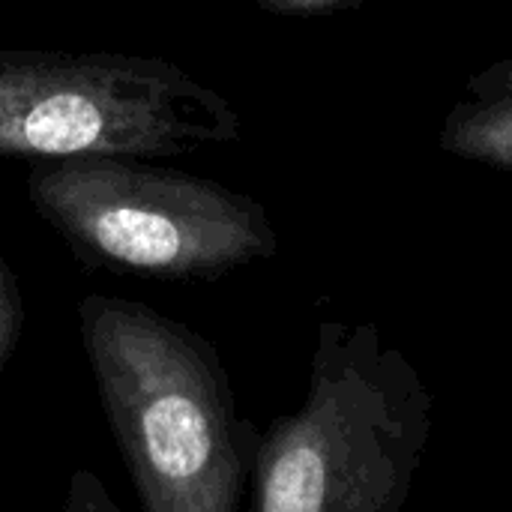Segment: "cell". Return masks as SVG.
<instances>
[{
    "mask_svg": "<svg viewBox=\"0 0 512 512\" xmlns=\"http://www.w3.org/2000/svg\"><path fill=\"white\" fill-rule=\"evenodd\" d=\"M342 3H348V0H258V6L273 15H318V12H330Z\"/></svg>",
    "mask_w": 512,
    "mask_h": 512,
    "instance_id": "obj_8",
    "label": "cell"
},
{
    "mask_svg": "<svg viewBox=\"0 0 512 512\" xmlns=\"http://www.w3.org/2000/svg\"><path fill=\"white\" fill-rule=\"evenodd\" d=\"M432 435V393L372 324L324 321L297 411L258 438L252 512H402Z\"/></svg>",
    "mask_w": 512,
    "mask_h": 512,
    "instance_id": "obj_2",
    "label": "cell"
},
{
    "mask_svg": "<svg viewBox=\"0 0 512 512\" xmlns=\"http://www.w3.org/2000/svg\"><path fill=\"white\" fill-rule=\"evenodd\" d=\"M78 333L141 512H240L261 429L216 345L126 297L87 294Z\"/></svg>",
    "mask_w": 512,
    "mask_h": 512,
    "instance_id": "obj_1",
    "label": "cell"
},
{
    "mask_svg": "<svg viewBox=\"0 0 512 512\" xmlns=\"http://www.w3.org/2000/svg\"><path fill=\"white\" fill-rule=\"evenodd\" d=\"M444 144L512 171V63L477 81L474 96L453 111Z\"/></svg>",
    "mask_w": 512,
    "mask_h": 512,
    "instance_id": "obj_5",
    "label": "cell"
},
{
    "mask_svg": "<svg viewBox=\"0 0 512 512\" xmlns=\"http://www.w3.org/2000/svg\"><path fill=\"white\" fill-rule=\"evenodd\" d=\"M27 198L81 261L141 279L204 282L276 252L252 198L135 156L39 162Z\"/></svg>",
    "mask_w": 512,
    "mask_h": 512,
    "instance_id": "obj_3",
    "label": "cell"
},
{
    "mask_svg": "<svg viewBox=\"0 0 512 512\" xmlns=\"http://www.w3.org/2000/svg\"><path fill=\"white\" fill-rule=\"evenodd\" d=\"M24 333V297L12 267L0 252V372L12 360Z\"/></svg>",
    "mask_w": 512,
    "mask_h": 512,
    "instance_id": "obj_6",
    "label": "cell"
},
{
    "mask_svg": "<svg viewBox=\"0 0 512 512\" xmlns=\"http://www.w3.org/2000/svg\"><path fill=\"white\" fill-rule=\"evenodd\" d=\"M60 512H120V507L93 471L78 468L66 483Z\"/></svg>",
    "mask_w": 512,
    "mask_h": 512,
    "instance_id": "obj_7",
    "label": "cell"
},
{
    "mask_svg": "<svg viewBox=\"0 0 512 512\" xmlns=\"http://www.w3.org/2000/svg\"><path fill=\"white\" fill-rule=\"evenodd\" d=\"M240 138L237 111L171 60L0 48V156H183Z\"/></svg>",
    "mask_w": 512,
    "mask_h": 512,
    "instance_id": "obj_4",
    "label": "cell"
}]
</instances>
